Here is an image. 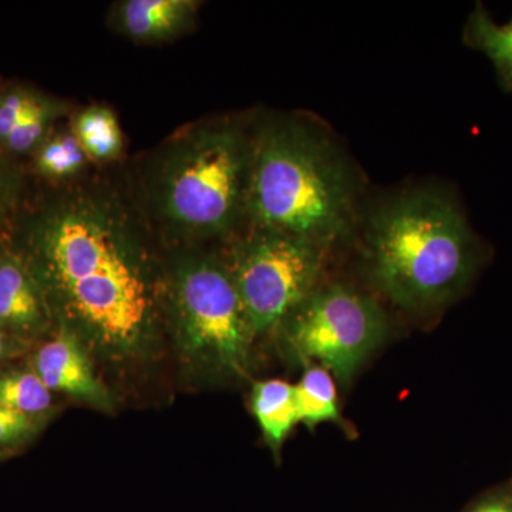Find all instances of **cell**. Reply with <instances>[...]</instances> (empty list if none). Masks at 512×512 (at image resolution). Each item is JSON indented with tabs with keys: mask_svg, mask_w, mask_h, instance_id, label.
I'll return each mask as SVG.
<instances>
[{
	"mask_svg": "<svg viewBox=\"0 0 512 512\" xmlns=\"http://www.w3.org/2000/svg\"><path fill=\"white\" fill-rule=\"evenodd\" d=\"M72 131L89 160L107 163L123 151V133L116 114L104 106L87 107L73 120Z\"/></svg>",
	"mask_w": 512,
	"mask_h": 512,
	"instance_id": "7c38bea8",
	"label": "cell"
},
{
	"mask_svg": "<svg viewBox=\"0 0 512 512\" xmlns=\"http://www.w3.org/2000/svg\"><path fill=\"white\" fill-rule=\"evenodd\" d=\"M326 248L311 239L256 229L239 245L229 272L255 336L282 325L315 291Z\"/></svg>",
	"mask_w": 512,
	"mask_h": 512,
	"instance_id": "52a82bcc",
	"label": "cell"
},
{
	"mask_svg": "<svg viewBox=\"0 0 512 512\" xmlns=\"http://www.w3.org/2000/svg\"><path fill=\"white\" fill-rule=\"evenodd\" d=\"M6 197H8V185H6L5 177L0 173V215L5 211Z\"/></svg>",
	"mask_w": 512,
	"mask_h": 512,
	"instance_id": "7402d4cb",
	"label": "cell"
},
{
	"mask_svg": "<svg viewBox=\"0 0 512 512\" xmlns=\"http://www.w3.org/2000/svg\"><path fill=\"white\" fill-rule=\"evenodd\" d=\"M466 39L493 62L505 87H512V20L497 25L481 6L471 13L466 28Z\"/></svg>",
	"mask_w": 512,
	"mask_h": 512,
	"instance_id": "5bb4252c",
	"label": "cell"
},
{
	"mask_svg": "<svg viewBox=\"0 0 512 512\" xmlns=\"http://www.w3.org/2000/svg\"><path fill=\"white\" fill-rule=\"evenodd\" d=\"M367 248L377 289L409 311L456 298L477 264L463 212L433 190L403 192L380 205L370 218Z\"/></svg>",
	"mask_w": 512,
	"mask_h": 512,
	"instance_id": "3957f363",
	"label": "cell"
},
{
	"mask_svg": "<svg viewBox=\"0 0 512 512\" xmlns=\"http://www.w3.org/2000/svg\"><path fill=\"white\" fill-rule=\"evenodd\" d=\"M200 6L195 0H126L117 6L114 20L130 39L158 43L190 29Z\"/></svg>",
	"mask_w": 512,
	"mask_h": 512,
	"instance_id": "9c48e42d",
	"label": "cell"
},
{
	"mask_svg": "<svg viewBox=\"0 0 512 512\" xmlns=\"http://www.w3.org/2000/svg\"><path fill=\"white\" fill-rule=\"evenodd\" d=\"M16 349H18V346H16L15 340H13V333L0 326V362L12 355Z\"/></svg>",
	"mask_w": 512,
	"mask_h": 512,
	"instance_id": "ffe728a7",
	"label": "cell"
},
{
	"mask_svg": "<svg viewBox=\"0 0 512 512\" xmlns=\"http://www.w3.org/2000/svg\"><path fill=\"white\" fill-rule=\"evenodd\" d=\"M0 406L37 417L52 407V390L33 372L0 375Z\"/></svg>",
	"mask_w": 512,
	"mask_h": 512,
	"instance_id": "9a60e30c",
	"label": "cell"
},
{
	"mask_svg": "<svg viewBox=\"0 0 512 512\" xmlns=\"http://www.w3.org/2000/svg\"><path fill=\"white\" fill-rule=\"evenodd\" d=\"M170 303L181 346L195 365L225 376L245 372L255 335L228 268L187 259L171 278Z\"/></svg>",
	"mask_w": 512,
	"mask_h": 512,
	"instance_id": "5b68a950",
	"label": "cell"
},
{
	"mask_svg": "<svg viewBox=\"0 0 512 512\" xmlns=\"http://www.w3.org/2000/svg\"><path fill=\"white\" fill-rule=\"evenodd\" d=\"M59 111L60 107L57 104L39 97L36 103L33 104L32 109L19 121L18 126L15 127L5 143L15 153L29 151L30 148L35 147L42 140L47 128L56 119Z\"/></svg>",
	"mask_w": 512,
	"mask_h": 512,
	"instance_id": "e0dca14e",
	"label": "cell"
},
{
	"mask_svg": "<svg viewBox=\"0 0 512 512\" xmlns=\"http://www.w3.org/2000/svg\"><path fill=\"white\" fill-rule=\"evenodd\" d=\"M87 154L80 146L72 130L49 138L36 154V167L39 173L52 180H67L82 173L86 167Z\"/></svg>",
	"mask_w": 512,
	"mask_h": 512,
	"instance_id": "2e32d148",
	"label": "cell"
},
{
	"mask_svg": "<svg viewBox=\"0 0 512 512\" xmlns=\"http://www.w3.org/2000/svg\"><path fill=\"white\" fill-rule=\"evenodd\" d=\"M254 413L265 439L272 447H279L299 423L295 386L285 380L259 382L252 392Z\"/></svg>",
	"mask_w": 512,
	"mask_h": 512,
	"instance_id": "8fae6325",
	"label": "cell"
},
{
	"mask_svg": "<svg viewBox=\"0 0 512 512\" xmlns=\"http://www.w3.org/2000/svg\"><path fill=\"white\" fill-rule=\"evenodd\" d=\"M299 423L309 427L328 421H340L338 393L328 370L311 366L295 384Z\"/></svg>",
	"mask_w": 512,
	"mask_h": 512,
	"instance_id": "4fadbf2b",
	"label": "cell"
},
{
	"mask_svg": "<svg viewBox=\"0 0 512 512\" xmlns=\"http://www.w3.org/2000/svg\"><path fill=\"white\" fill-rule=\"evenodd\" d=\"M28 269L56 311L111 353L146 342L157 315L150 256L136 215L101 185H80L30 221Z\"/></svg>",
	"mask_w": 512,
	"mask_h": 512,
	"instance_id": "6da1fadb",
	"label": "cell"
},
{
	"mask_svg": "<svg viewBox=\"0 0 512 512\" xmlns=\"http://www.w3.org/2000/svg\"><path fill=\"white\" fill-rule=\"evenodd\" d=\"M35 372L52 393L69 394L94 406H109V393L94 373L76 333L70 329L37 350Z\"/></svg>",
	"mask_w": 512,
	"mask_h": 512,
	"instance_id": "ba28073f",
	"label": "cell"
},
{
	"mask_svg": "<svg viewBox=\"0 0 512 512\" xmlns=\"http://www.w3.org/2000/svg\"><path fill=\"white\" fill-rule=\"evenodd\" d=\"M37 99L39 97L23 90H13L0 100V140H8L19 121L32 109Z\"/></svg>",
	"mask_w": 512,
	"mask_h": 512,
	"instance_id": "ac0fdd59",
	"label": "cell"
},
{
	"mask_svg": "<svg viewBox=\"0 0 512 512\" xmlns=\"http://www.w3.org/2000/svg\"><path fill=\"white\" fill-rule=\"evenodd\" d=\"M247 215L256 231L329 247L355 220L348 165L328 138L295 120L265 124L252 138Z\"/></svg>",
	"mask_w": 512,
	"mask_h": 512,
	"instance_id": "7a4b0ae2",
	"label": "cell"
},
{
	"mask_svg": "<svg viewBox=\"0 0 512 512\" xmlns=\"http://www.w3.org/2000/svg\"><path fill=\"white\" fill-rule=\"evenodd\" d=\"M473 512H512V505L503 500H491L478 505Z\"/></svg>",
	"mask_w": 512,
	"mask_h": 512,
	"instance_id": "44dd1931",
	"label": "cell"
},
{
	"mask_svg": "<svg viewBox=\"0 0 512 512\" xmlns=\"http://www.w3.org/2000/svg\"><path fill=\"white\" fill-rule=\"evenodd\" d=\"M282 323L291 348L303 359L318 360L342 383L382 345L389 328L375 299L343 285L315 289Z\"/></svg>",
	"mask_w": 512,
	"mask_h": 512,
	"instance_id": "8992f818",
	"label": "cell"
},
{
	"mask_svg": "<svg viewBox=\"0 0 512 512\" xmlns=\"http://www.w3.org/2000/svg\"><path fill=\"white\" fill-rule=\"evenodd\" d=\"M37 429L36 417L0 406V448L29 439Z\"/></svg>",
	"mask_w": 512,
	"mask_h": 512,
	"instance_id": "d6986e66",
	"label": "cell"
},
{
	"mask_svg": "<svg viewBox=\"0 0 512 512\" xmlns=\"http://www.w3.org/2000/svg\"><path fill=\"white\" fill-rule=\"evenodd\" d=\"M50 313L45 293L28 266L16 259H0V326L13 335L39 332Z\"/></svg>",
	"mask_w": 512,
	"mask_h": 512,
	"instance_id": "30bf717a",
	"label": "cell"
},
{
	"mask_svg": "<svg viewBox=\"0 0 512 512\" xmlns=\"http://www.w3.org/2000/svg\"><path fill=\"white\" fill-rule=\"evenodd\" d=\"M252 148V138L227 121L171 141L148 183L154 217L180 238L229 234L247 215Z\"/></svg>",
	"mask_w": 512,
	"mask_h": 512,
	"instance_id": "277c9868",
	"label": "cell"
}]
</instances>
